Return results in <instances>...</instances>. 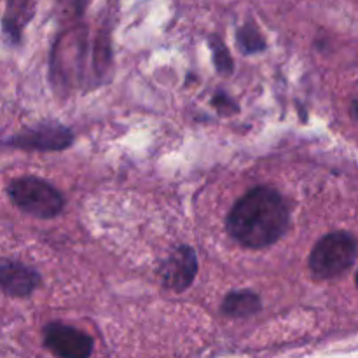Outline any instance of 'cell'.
Masks as SVG:
<instances>
[{
    "instance_id": "obj_1",
    "label": "cell",
    "mask_w": 358,
    "mask_h": 358,
    "mask_svg": "<svg viewBox=\"0 0 358 358\" xmlns=\"http://www.w3.org/2000/svg\"><path fill=\"white\" fill-rule=\"evenodd\" d=\"M226 227L241 247L268 248L289 231V205L276 189L259 185L234 203Z\"/></svg>"
},
{
    "instance_id": "obj_2",
    "label": "cell",
    "mask_w": 358,
    "mask_h": 358,
    "mask_svg": "<svg viewBox=\"0 0 358 358\" xmlns=\"http://www.w3.org/2000/svg\"><path fill=\"white\" fill-rule=\"evenodd\" d=\"M358 255V240L352 233L336 231L325 234L310 254V269L315 278L331 280L345 275Z\"/></svg>"
},
{
    "instance_id": "obj_3",
    "label": "cell",
    "mask_w": 358,
    "mask_h": 358,
    "mask_svg": "<svg viewBox=\"0 0 358 358\" xmlns=\"http://www.w3.org/2000/svg\"><path fill=\"white\" fill-rule=\"evenodd\" d=\"M7 194L21 212L37 219H52L65 208L62 192L38 177L16 178L7 187Z\"/></svg>"
},
{
    "instance_id": "obj_4",
    "label": "cell",
    "mask_w": 358,
    "mask_h": 358,
    "mask_svg": "<svg viewBox=\"0 0 358 358\" xmlns=\"http://www.w3.org/2000/svg\"><path fill=\"white\" fill-rule=\"evenodd\" d=\"M44 346L62 358H87L93 353V339L90 336L63 324L45 325Z\"/></svg>"
},
{
    "instance_id": "obj_5",
    "label": "cell",
    "mask_w": 358,
    "mask_h": 358,
    "mask_svg": "<svg viewBox=\"0 0 358 358\" xmlns=\"http://www.w3.org/2000/svg\"><path fill=\"white\" fill-rule=\"evenodd\" d=\"M72 131L58 122H44L9 140V145L28 150H63L72 143Z\"/></svg>"
},
{
    "instance_id": "obj_6",
    "label": "cell",
    "mask_w": 358,
    "mask_h": 358,
    "mask_svg": "<svg viewBox=\"0 0 358 358\" xmlns=\"http://www.w3.org/2000/svg\"><path fill=\"white\" fill-rule=\"evenodd\" d=\"M198 273V257L189 245L175 248L161 268L164 287L175 292H184L192 285Z\"/></svg>"
},
{
    "instance_id": "obj_7",
    "label": "cell",
    "mask_w": 358,
    "mask_h": 358,
    "mask_svg": "<svg viewBox=\"0 0 358 358\" xmlns=\"http://www.w3.org/2000/svg\"><path fill=\"white\" fill-rule=\"evenodd\" d=\"M41 285V275L23 262L0 259V290L9 297H27Z\"/></svg>"
},
{
    "instance_id": "obj_8",
    "label": "cell",
    "mask_w": 358,
    "mask_h": 358,
    "mask_svg": "<svg viewBox=\"0 0 358 358\" xmlns=\"http://www.w3.org/2000/svg\"><path fill=\"white\" fill-rule=\"evenodd\" d=\"M262 310L261 297L252 290H236L227 294L222 303V313L233 318H248Z\"/></svg>"
},
{
    "instance_id": "obj_9",
    "label": "cell",
    "mask_w": 358,
    "mask_h": 358,
    "mask_svg": "<svg viewBox=\"0 0 358 358\" xmlns=\"http://www.w3.org/2000/svg\"><path fill=\"white\" fill-rule=\"evenodd\" d=\"M238 44H240L243 52H257L266 48V42L262 35L255 30L252 24H245L240 31H238Z\"/></svg>"
},
{
    "instance_id": "obj_10",
    "label": "cell",
    "mask_w": 358,
    "mask_h": 358,
    "mask_svg": "<svg viewBox=\"0 0 358 358\" xmlns=\"http://www.w3.org/2000/svg\"><path fill=\"white\" fill-rule=\"evenodd\" d=\"M210 49H212L213 52V59H215V65L217 69H219V72L229 73L231 70H233V59H231V55L229 51H227L226 44L213 35V37L210 38Z\"/></svg>"
},
{
    "instance_id": "obj_11",
    "label": "cell",
    "mask_w": 358,
    "mask_h": 358,
    "mask_svg": "<svg viewBox=\"0 0 358 358\" xmlns=\"http://www.w3.org/2000/svg\"><path fill=\"white\" fill-rule=\"evenodd\" d=\"M213 105H217V108H219V110H222V112L227 108V112H229V114H233V112L238 110L236 103H234V101L231 100L229 96H226L224 93H220V91H219V94L213 98Z\"/></svg>"
},
{
    "instance_id": "obj_12",
    "label": "cell",
    "mask_w": 358,
    "mask_h": 358,
    "mask_svg": "<svg viewBox=\"0 0 358 358\" xmlns=\"http://www.w3.org/2000/svg\"><path fill=\"white\" fill-rule=\"evenodd\" d=\"M350 112H352V117L355 119V121H358V100L353 101V103H352V110H350Z\"/></svg>"
},
{
    "instance_id": "obj_13",
    "label": "cell",
    "mask_w": 358,
    "mask_h": 358,
    "mask_svg": "<svg viewBox=\"0 0 358 358\" xmlns=\"http://www.w3.org/2000/svg\"><path fill=\"white\" fill-rule=\"evenodd\" d=\"M357 285H358V271H357Z\"/></svg>"
}]
</instances>
